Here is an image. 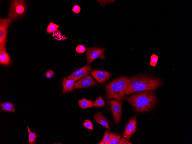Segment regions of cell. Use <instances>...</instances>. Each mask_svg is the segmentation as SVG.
<instances>
[{
    "mask_svg": "<svg viewBox=\"0 0 192 144\" xmlns=\"http://www.w3.org/2000/svg\"><path fill=\"white\" fill-rule=\"evenodd\" d=\"M125 99L137 113H144L151 110L157 102L155 94L151 91H141L126 97Z\"/></svg>",
    "mask_w": 192,
    "mask_h": 144,
    "instance_id": "cell-1",
    "label": "cell"
},
{
    "mask_svg": "<svg viewBox=\"0 0 192 144\" xmlns=\"http://www.w3.org/2000/svg\"><path fill=\"white\" fill-rule=\"evenodd\" d=\"M131 83L127 88L126 95L141 91H151L162 84L159 79L148 75L140 74L131 78Z\"/></svg>",
    "mask_w": 192,
    "mask_h": 144,
    "instance_id": "cell-2",
    "label": "cell"
},
{
    "mask_svg": "<svg viewBox=\"0 0 192 144\" xmlns=\"http://www.w3.org/2000/svg\"><path fill=\"white\" fill-rule=\"evenodd\" d=\"M131 83V78L127 76L118 77L109 82L105 86L107 98L124 101L126 97V89Z\"/></svg>",
    "mask_w": 192,
    "mask_h": 144,
    "instance_id": "cell-3",
    "label": "cell"
},
{
    "mask_svg": "<svg viewBox=\"0 0 192 144\" xmlns=\"http://www.w3.org/2000/svg\"><path fill=\"white\" fill-rule=\"evenodd\" d=\"M26 6L24 0H15L11 1L8 18L15 20L22 16L26 10Z\"/></svg>",
    "mask_w": 192,
    "mask_h": 144,
    "instance_id": "cell-4",
    "label": "cell"
},
{
    "mask_svg": "<svg viewBox=\"0 0 192 144\" xmlns=\"http://www.w3.org/2000/svg\"><path fill=\"white\" fill-rule=\"evenodd\" d=\"M105 50V48L99 47L87 48L86 52L87 64H91L93 61L98 58L101 59H104L105 57L104 54Z\"/></svg>",
    "mask_w": 192,
    "mask_h": 144,
    "instance_id": "cell-5",
    "label": "cell"
},
{
    "mask_svg": "<svg viewBox=\"0 0 192 144\" xmlns=\"http://www.w3.org/2000/svg\"><path fill=\"white\" fill-rule=\"evenodd\" d=\"M12 22L9 18L0 20V51L5 50L8 26Z\"/></svg>",
    "mask_w": 192,
    "mask_h": 144,
    "instance_id": "cell-6",
    "label": "cell"
},
{
    "mask_svg": "<svg viewBox=\"0 0 192 144\" xmlns=\"http://www.w3.org/2000/svg\"><path fill=\"white\" fill-rule=\"evenodd\" d=\"M109 103L114 117V123L118 125L122 115V102L114 99L109 100Z\"/></svg>",
    "mask_w": 192,
    "mask_h": 144,
    "instance_id": "cell-7",
    "label": "cell"
},
{
    "mask_svg": "<svg viewBox=\"0 0 192 144\" xmlns=\"http://www.w3.org/2000/svg\"><path fill=\"white\" fill-rule=\"evenodd\" d=\"M92 69L90 65H87L74 72L67 77L76 81L85 76L91 75V73Z\"/></svg>",
    "mask_w": 192,
    "mask_h": 144,
    "instance_id": "cell-8",
    "label": "cell"
},
{
    "mask_svg": "<svg viewBox=\"0 0 192 144\" xmlns=\"http://www.w3.org/2000/svg\"><path fill=\"white\" fill-rule=\"evenodd\" d=\"M137 127L136 118L133 117L126 125L122 135L127 140H129L131 135L136 131Z\"/></svg>",
    "mask_w": 192,
    "mask_h": 144,
    "instance_id": "cell-9",
    "label": "cell"
},
{
    "mask_svg": "<svg viewBox=\"0 0 192 144\" xmlns=\"http://www.w3.org/2000/svg\"><path fill=\"white\" fill-rule=\"evenodd\" d=\"M91 73L99 83L106 82L110 77L111 74L109 72L101 70H94Z\"/></svg>",
    "mask_w": 192,
    "mask_h": 144,
    "instance_id": "cell-10",
    "label": "cell"
},
{
    "mask_svg": "<svg viewBox=\"0 0 192 144\" xmlns=\"http://www.w3.org/2000/svg\"><path fill=\"white\" fill-rule=\"evenodd\" d=\"M97 83L89 75L77 81L74 86V89L87 87L96 86Z\"/></svg>",
    "mask_w": 192,
    "mask_h": 144,
    "instance_id": "cell-11",
    "label": "cell"
},
{
    "mask_svg": "<svg viewBox=\"0 0 192 144\" xmlns=\"http://www.w3.org/2000/svg\"><path fill=\"white\" fill-rule=\"evenodd\" d=\"M63 92L64 93L71 91L74 87L75 82L74 80L65 77L63 79Z\"/></svg>",
    "mask_w": 192,
    "mask_h": 144,
    "instance_id": "cell-12",
    "label": "cell"
},
{
    "mask_svg": "<svg viewBox=\"0 0 192 144\" xmlns=\"http://www.w3.org/2000/svg\"><path fill=\"white\" fill-rule=\"evenodd\" d=\"M94 118L96 122L104 126L109 130H110L108 121L101 113L98 112L96 113L94 115Z\"/></svg>",
    "mask_w": 192,
    "mask_h": 144,
    "instance_id": "cell-13",
    "label": "cell"
},
{
    "mask_svg": "<svg viewBox=\"0 0 192 144\" xmlns=\"http://www.w3.org/2000/svg\"><path fill=\"white\" fill-rule=\"evenodd\" d=\"M11 60L6 50L0 51V63L5 65H8L11 62Z\"/></svg>",
    "mask_w": 192,
    "mask_h": 144,
    "instance_id": "cell-14",
    "label": "cell"
},
{
    "mask_svg": "<svg viewBox=\"0 0 192 144\" xmlns=\"http://www.w3.org/2000/svg\"><path fill=\"white\" fill-rule=\"evenodd\" d=\"M79 106L82 109H85L93 106V102L90 100L83 98L78 101Z\"/></svg>",
    "mask_w": 192,
    "mask_h": 144,
    "instance_id": "cell-15",
    "label": "cell"
},
{
    "mask_svg": "<svg viewBox=\"0 0 192 144\" xmlns=\"http://www.w3.org/2000/svg\"><path fill=\"white\" fill-rule=\"evenodd\" d=\"M0 107L2 110L8 112L15 113L13 104L10 102H5L1 103Z\"/></svg>",
    "mask_w": 192,
    "mask_h": 144,
    "instance_id": "cell-16",
    "label": "cell"
},
{
    "mask_svg": "<svg viewBox=\"0 0 192 144\" xmlns=\"http://www.w3.org/2000/svg\"><path fill=\"white\" fill-rule=\"evenodd\" d=\"M110 139L108 144H118L120 138V136L117 134L110 133Z\"/></svg>",
    "mask_w": 192,
    "mask_h": 144,
    "instance_id": "cell-17",
    "label": "cell"
},
{
    "mask_svg": "<svg viewBox=\"0 0 192 144\" xmlns=\"http://www.w3.org/2000/svg\"><path fill=\"white\" fill-rule=\"evenodd\" d=\"M59 26L52 22L49 23L47 29V32L50 34L56 31Z\"/></svg>",
    "mask_w": 192,
    "mask_h": 144,
    "instance_id": "cell-18",
    "label": "cell"
},
{
    "mask_svg": "<svg viewBox=\"0 0 192 144\" xmlns=\"http://www.w3.org/2000/svg\"><path fill=\"white\" fill-rule=\"evenodd\" d=\"M110 139V133L106 130L104 133L102 141L98 144H108Z\"/></svg>",
    "mask_w": 192,
    "mask_h": 144,
    "instance_id": "cell-19",
    "label": "cell"
},
{
    "mask_svg": "<svg viewBox=\"0 0 192 144\" xmlns=\"http://www.w3.org/2000/svg\"><path fill=\"white\" fill-rule=\"evenodd\" d=\"M105 104V101L103 98L99 97L94 102L93 106L95 107H102Z\"/></svg>",
    "mask_w": 192,
    "mask_h": 144,
    "instance_id": "cell-20",
    "label": "cell"
},
{
    "mask_svg": "<svg viewBox=\"0 0 192 144\" xmlns=\"http://www.w3.org/2000/svg\"><path fill=\"white\" fill-rule=\"evenodd\" d=\"M149 64L151 66L155 67L156 66L158 60V57L155 54H153L150 57Z\"/></svg>",
    "mask_w": 192,
    "mask_h": 144,
    "instance_id": "cell-21",
    "label": "cell"
},
{
    "mask_svg": "<svg viewBox=\"0 0 192 144\" xmlns=\"http://www.w3.org/2000/svg\"><path fill=\"white\" fill-rule=\"evenodd\" d=\"M38 136L37 134L35 132H31L29 134L28 142L29 144H35L37 140V138Z\"/></svg>",
    "mask_w": 192,
    "mask_h": 144,
    "instance_id": "cell-22",
    "label": "cell"
},
{
    "mask_svg": "<svg viewBox=\"0 0 192 144\" xmlns=\"http://www.w3.org/2000/svg\"><path fill=\"white\" fill-rule=\"evenodd\" d=\"M83 125L85 128L89 130H93L92 122L89 120H85L83 123Z\"/></svg>",
    "mask_w": 192,
    "mask_h": 144,
    "instance_id": "cell-23",
    "label": "cell"
},
{
    "mask_svg": "<svg viewBox=\"0 0 192 144\" xmlns=\"http://www.w3.org/2000/svg\"><path fill=\"white\" fill-rule=\"evenodd\" d=\"M86 50L85 47L82 45H79L77 46L76 48V52L79 53H83Z\"/></svg>",
    "mask_w": 192,
    "mask_h": 144,
    "instance_id": "cell-24",
    "label": "cell"
},
{
    "mask_svg": "<svg viewBox=\"0 0 192 144\" xmlns=\"http://www.w3.org/2000/svg\"><path fill=\"white\" fill-rule=\"evenodd\" d=\"M131 143L124 137H121L118 144H132Z\"/></svg>",
    "mask_w": 192,
    "mask_h": 144,
    "instance_id": "cell-25",
    "label": "cell"
},
{
    "mask_svg": "<svg viewBox=\"0 0 192 144\" xmlns=\"http://www.w3.org/2000/svg\"><path fill=\"white\" fill-rule=\"evenodd\" d=\"M72 11L75 14L78 13L80 11V7L77 5H75L73 7Z\"/></svg>",
    "mask_w": 192,
    "mask_h": 144,
    "instance_id": "cell-26",
    "label": "cell"
},
{
    "mask_svg": "<svg viewBox=\"0 0 192 144\" xmlns=\"http://www.w3.org/2000/svg\"><path fill=\"white\" fill-rule=\"evenodd\" d=\"M54 74V73L53 70H49L47 72L46 75L47 78H50L53 76Z\"/></svg>",
    "mask_w": 192,
    "mask_h": 144,
    "instance_id": "cell-27",
    "label": "cell"
},
{
    "mask_svg": "<svg viewBox=\"0 0 192 144\" xmlns=\"http://www.w3.org/2000/svg\"><path fill=\"white\" fill-rule=\"evenodd\" d=\"M27 129H28V133L29 134L30 133H31V131L30 130V129H29V127H28V126H27Z\"/></svg>",
    "mask_w": 192,
    "mask_h": 144,
    "instance_id": "cell-28",
    "label": "cell"
}]
</instances>
